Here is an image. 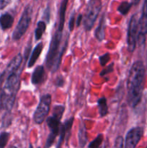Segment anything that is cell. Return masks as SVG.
<instances>
[{
	"label": "cell",
	"instance_id": "1",
	"mask_svg": "<svg viewBox=\"0 0 147 148\" xmlns=\"http://www.w3.org/2000/svg\"><path fill=\"white\" fill-rule=\"evenodd\" d=\"M145 78V67L141 61H137L131 66L127 79L128 103L135 108L141 101Z\"/></svg>",
	"mask_w": 147,
	"mask_h": 148
},
{
	"label": "cell",
	"instance_id": "2",
	"mask_svg": "<svg viewBox=\"0 0 147 148\" xmlns=\"http://www.w3.org/2000/svg\"><path fill=\"white\" fill-rule=\"evenodd\" d=\"M63 30L57 27L51 38L48 51L46 55L45 63L48 70L51 71L52 72H56L59 69L61 62L62 56L69 43V36L66 34L63 38Z\"/></svg>",
	"mask_w": 147,
	"mask_h": 148
},
{
	"label": "cell",
	"instance_id": "3",
	"mask_svg": "<svg viewBox=\"0 0 147 148\" xmlns=\"http://www.w3.org/2000/svg\"><path fill=\"white\" fill-rule=\"evenodd\" d=\"M20 85V74L14 72L7 77L0 92V108L7 111L12 108Z\"/></svg>",
	"mask_w": 147,
	"mask_h": 148
},
{
	"label": "cell",
	"instance_id": "4",
	"mask_svg": "<svg viewBox=\"0 0 147 148\" xmlns=\"http://www.w3.org/2000/svg\"><path fill=\"white\" fill-rule=\"evenodd\" d=\"M65 111V107L63 106L59 105L53 108V114L51 116H49L46 120V123L50 129V134L46 140L45 148H50L54 143L56 137L59 135L61 127V119Z\"/></svg>",
	"mask_w": 147,
	"mask_h": 148
},
{
	"label": "cell",
	"instance_id": "5",
	"mask_svg": "<svg viewBox=\"0 0 147 148\" xmlns=\"http://www.w3.org/2000/svg\"><path fill=\"white\" fill-rule=\"evenodd\" d=\"M102 7V0H89L84 18V27L86 31H89L93 27Z\"/></svg>",
	"mask_w": 147,
	"mask_h": 148
},
{
	"label": "cell",
	"instance_id": "6",
	"mask_svg": "<svg viewBox=\"0 0 147 148\" xmlns=\"http://www.w3.org/2000/svg\"><path fill=\"white\" fill-rule=\"evenodd\" d=\"M32 15H33V8L30 4H27L24 9L21 17L16 26L12 33V39L14 40H18L25 34L30 26L31 22Z\"/></svg>",
	"mask_w": 147,
	"mask_h": 148
},
{
	"label": "cell",
	"instance_id": "7",
	"mask_svg": "<svg viewBox=\"0 0 147 148\" xmlns=\"http://www.w3.org/2000/svg\"><path fill=\"white\" fill-rule=\"evenodd\" d=\"M51 103V95L49 94L43 95L33 114V119L37 124H40L45 121L50 111Z\"/></svg>",
	"mask_w": 147,
	"mask_h": 148
},
{
	"label": "cell",
	"instance_id": "8",
	"mask_svg": "<svg viewBox=\"0 0 147 148\" xmlns=\"http://www.w3.org/2000/svg\"><path fill=\"white\" fill-rule=\"evenodd\" d=\"M138 20L137 14H133L131 17L128 24V36H127V44L128 51L132 53L136 47L137 37H138Z\"/></svg>",
	"mask_w": 147,
	"mask_h": 148
},
{
	"label": "cell",
	"instance_id": "9",
	"mask_svg": "<svg viewBox=\"0 0 147 148\" xmlns=\"http://www.w3.org/2000/svg\"><path fill=\"white\" fill-rule=\"evenodd\" d=\"M144 134V130L140 127L131 129L125 136L124 148H135Z\"/></svg>",
	"mask_w": 147,
	"mask_h": 148
},
{
	"label": "cell",
	"instance_id": "10",
	"mask_svg": "<svg viewBox=\"0 0 147 148\" xmlns=\"http://www.w3.org/2000/svg\"><path fill=\"white\" fill-rule=\"evenodd\" d=\"M22 61V56L21 53H18L17 55H16L10 61L9 64L7 65V68L5 69V70L0 75V85L2 83L4 79H7V77H9L12 74L14 73V72H17V71L18 70L20 65H21Z\"/></svg>",
	"mask_w": 147,
	"mask_h": 148
},
{
	"label": "cell",
	"instance_id": "11",
	"mask_svg": "<svg viewBox=\"0 0 147 148\" xmlns=\"http://www.w3.org/2000/svg\"><path fill=\"white\" fill-rule=\"evenodd\" d=\"M74 118L71 117V118L66 119L65 122L61 124L60 133H59V141H58L56 148L61 147L62 144H63V141H64V139H66V140H69V138L71 134V131L72 125H73L74 123Z\"/></svg>",
	"mask_w": 147,
	"mask_h": 148
},
{
	"label": "cell",
	"instance_id": "12",
	"mask_svg": "<svg viewBox=\"0 0 147 148\" xmlns=\"http://www.w3.org/2000/svg\"><path fill=\"white\" fill-rule=\"evenodd\" d=\"M147 35V16L142 15L138 20V37L137 41L139 45H144L146 41V36Z\"/></svg>",
	"mask_w": 147,
	"mask_h": 148
},
{
	"label": "cell",
	"instance_id": "13",
	"mask_svg": "<svg viewBox=\"0 0 147 148\" xmlns=\"http://www.w3.org/2000/svg\"><path fill=\"white\" fill-rule=\"evenodd\" d=\"M45 80V69L42 65L36 66L33 72L31 77V82L33 85H41Z\"/></svg>",
	"mask_w": 147,
	"mask_h": 148
},
{
	"label": "cell",
	"instance_id": "14",
	"mask_svg": "<svg viewBox=\"0 0 147 148\" xmlns=\"http://www.w3.org/2000/svg\"><path fill=\"white\" fill-rule=\"evenodd\" d=\"M14 23V17L10 13L5 12L0 16V27L3 30L11 28Z\"/></svg>",
	"mask_w": 147,
	"mask_h": 148
},
{
	"label": "cell",
	"instance_id": "15",
	"mask_svg": "<svg viewBox=\"0 0 147 148\" xmlns=\"http://www.w3.org/2000/svg\"><path fill=\"white\" fill-rule=\"evenodd\" d=\"M105 27H106V24H105V14H103L102 15V17H101L99 25L97 27L95 32V37H96V38L99 41H102L105 39Z\"/></svg>",
	"mask_w": 147,
	"mask_h": 148
},
{
	"label": "cell",
	"instance_id": "16",
	"mask_svg": "<svg viewBox=\"0 0 147 148\" xmlns=\"http://www.w3.org/2000/svg\"><path fill=\"white\" fill-rule=\"evenodd\" d=\"M43 49V43L42 42L37 43L35 46V47L33 49V52H32V54L30 56V59L28 61V63H27V67L31 68L32 66H33V65L35 64L36 61L38 59L39 56L41 53Z\"/></svg>",
	"mask_w": 147,
	"mask_h": 148
},
{
	"label": "cell",
	"instance_id": "17",
	"mask_svg": "<svg viewBox=\"0 0 147 148\" xmlns=\"http://www.w3.org/2000/svg\"><path fill=\"white\" fill-rule=\"evenodd\" d=\"M69 0H62L61 3L60 10H59V21L58 24V28L63 30L65 23V16H66V11L67 8Z\"/></svg>",
	"mask_w": 147,
	"mask_h": 148
},
{
	"label": "cell",
	"instance_id": "18",
	"mask_svg": "<svg viewBox=\"0 0 147 148\" xmlns=\"http://www.w3.org/2000/svg\"><path fill=\"white\" fill-rule=\"evenodd\" d=\"M78 138H79V145L81 148L84 147L88 141L87 132L85 125L82 122L79 125V132H78Z\"/></svg>",
	"mask_w": 147,
	"mask_h": 148
},
{
	"label": "cell",
	"instance_id": "19",
	"mask_svg": "<svg viewBox=\"0 0 147 148\" xmlns=\"http://www.w3.org/2000/svg\"><path fill=\"white\" fill-rule=\"evenodd\" d=\"M97 107L101 117L105 116L108 114V106L107 99L105 97H102L97 101Z\"/></svg>",
	"mask_w": 147,
	"mask_h": 148
},
{
	"label": "cell",
	"instance_id": "20",
	"mask_svg": "<svg viewBox=\"0 0 147 148\" xmlns=\"http://www.w3.org/2000/svg\"><path fill=\"white\" fill-rule=\"evenodd\" d=\"M46 23L45 21H39L37 24L35 30V38L36 40H40L43 36V33L46 31Z\"/></svg>",
	"mask_w": 147,
	"mask_h": 148
},
{
	"label": "cell",
	"instance_id": "21",
	"mask_svg": "<svg viewBox=\"0 0 147 148\" xmlns=\"http://www.w3.org/2000/svg\"><path fill=\"white\" fill-rule=\"evenodd\" d=\"M133 4L128 1H122L120 3L119 7H118V11L122 15H125L128 13V12L131 10Z\"/></svg>",
	"mask_w": 147,
	"mask_h": 148
},
{
	"label": "cell",
	"instance_id": "22",
	"mask_svg": "<svg viewBox=\"0 0 147 148\" xmlns=\"http://www.w3.org/2000/svg\"><path fill=\"white\" fill-rule=\"evenodd\" d=\"M103 142V134H99L97 136L96 138L93 140L92 142H91L89 143L88 147L89 148H99V146L101 145V144Z\"/></svg>",
	"mask_w": 147,
	"mask_h": 148
},
{
	"label": "cell",
	"instance_id": "23",
	"mask_svg": "<svg viewBox=\"0 0 147 148\" xmlns=\"http://www.w3.org/2000/svg\"><path fill=\"white\" fill-rule=\"evenodd\" d=\"M10 133L6 132H3L0 134V148H4L6 147L10 139Z\"/></svg>",
	"mask_w": 147,
	"mask_h": 148
},
{
	"label": "cell",
	"instance_id": "24",
	"mask_svg": "<svg viewBox=\"0 0 147 148\" xmlns=\"http://www.w3.org/2000/svg\"><path fill=\"white\" fill-rule=\"evenodd\" d=\"M113 148H124V140L122 136H118L115 139Z\"/></svg>",
	"mask_w": 147,
	"mask_h": 148
},
{
	"label": "cell",
	"instance_id": "25",
	"mask_svg": "<svg viewBox=\"0 0 147 148\" xmlns=\"http://www.w3.org/2000/svg\"><path fill=\"white\" fill-rule=\"evenodd\" d=\"M110 59V53H108L99 56V63H100L101 66H105L106 64L109 62Z\"/></svg>",
	"mask_w": 147,
	"mask_h": 148
},
{
	"label": "cell",
	"instance_id": "26",
	"mask_svg": "<svg viewBox=\"0 0 147 148\" xmlns=\"http://www.w3.org/2000/svg\"><path fill=\"white\" fill-rule=\"evenodd\" d=\"M114 64L113 63H111L110 64L108 65V66H107L105 69H103L102 70V72H100V76H105V75H108V74L111 73V72H113L114 70Z\"/></svg>",
	"mask_w": 147,
	"mask_h": 148
},
{
	"label": "cell",
	"instance_id": "27",
	"mask_svg": "<svg viewBox=\"0 0 147 148\" xmlns=\"http://www.w3.org/2000/svg\"><path fill=\"white\" fill-rule=\"evenodd\" d=\"M74 25H75V12H74L72 13L71 16L70 17V20L69 22V31L71 32L73 31L74 28Z\"/></svg>",
	"mask_w": 147,
	"mask_h": 148
},
{
	"label": "cell",
	"instance_id": "28",
	"mask_svg": "<svg viewBox=\"0 0 147 148\" xmlns=\"http://www.w3.org/2000/svg\"><path fill=\"white\" fill-rule=\"evenodd\" d=\"M43 17H44L45 20L46 21V23H48L50 18V9L48 6L46 7L44 12H43Z\"/></svg>",
	"mask_w": 147,
	"mask_h": 148
},
{
	"label": "cell",
	"instance_id": "29",
	"mask_svg": "<svg viewBox=\"0 0 147 148\" xmlns=\"http://www.w3.org/2000/svg\"><path fill=\"white\" fill-rule=\"evenodd\" d=\"M65 84L64 78L62 76H59L56 77V85L57 87H63V85Z\"/></svg>",
	"mask_w": 147,
	"mask_h": 148
},
{
	"label": "cell",
	"instance_id": "30",
	"mask_svg": "<svg viewBox=\"0 0 147 148\" xmlns=\"http://www.w3.org/2000/svg\"><path fill=\"white\" fill-rule=\"evenodd\" d=\"M10 2L11 0H0V10L5 8Z\"/></svg>",
	"mask_w": 147,
	"mask_h": 148
},
{
	"label": "cell",
	"instance_id": "31",
	"mask_svg": "<svg viewBox=\"0 0 147 148\" xmlns=\"http://www.w3.org/2000/svg\"><path fill=\"white\" fill-rule=\"evenodd\" d=\"M142 15L147 16V0H144L142 9Z\"/></svg>",
	"mask_w": 147,
	"mask_h": 148
},
{
	"label": "cell",
	"instance_id": "32",
	"mask_svg": "<svg viewBox=\"0 0 147 148\" xmlns=\"http://www.w3.org/2000/svg\"><path fill=\"white\" fill-rule=\"evenodd\" d=\"M82 19H83V16H82V14H79V15H78L77 19H76V26H77V27H79V26L80 25L81 22H82Z\"/></svg>",
	"mask_w": 147,
	"mask_h": 148
},
{
	"label": "cell",
	"instance_id": "33",
	"mask_svg": "<svg viewBox=\"0 0 147 148\" xmlns=\"http://www.w3.org/2000/svg\"><path fill=\"white\" fill-rule=\"evenodd\" d=\"M140 1H141V0H131V3H132L133 4H134V5H137V4L140 2Z\"/></svg>",
	"mask_w": 147,
	"mask_h": 148
},
{
	"label": "cell",
	"instance_id": "34",
	"mask_svg": "<svg viewBox=\"0 0 147 148\" xmlns=\"http://www.w3.org/2000/svg\"><path fill=\"white\" fill-rule=\"evenodd\" d=\"M29 148H33V145H32L31 144H30V145H29Z\"/></svg>",
	"mask_w": 147,
	"mask_h": 148
},
{
	"label": "cell",
	"instance_id": "35",
	"mask_svg": "<svg viewBox=\"0 0 147 148\" xmlns=\"http://www.w3.org/2000/svg\"><path fill=\"white\" fill-rule=\"evenodd\" d=\"M10 148H17V147H15V146H12V147H10Z\"/></svg>",
	"mask_w": 147,
	"mask_h": 148
},
{
	"label": "cell",
	"instance_id": "36",
	"mask_svg": "<svg viewBox=\"0 0 147 148\" xmlns=\"http://www.w3.org/2000/svg\"><path fill=\"white\" fill-rule=\"evenodd\" d=\"M34 1H37V0H34Z\"/></svg>",
	"mask_w": 147,
	"mask_h": 148
},
{
	"label": "cell",
	"instance_id": "37",
	"mask_svg": "<svg viewBox=\"0 0 147 148\" xmlns=\"http://www.w3.org/2000/svg\"><path fill=\"white\" fill-rule=\"evenodd\" d=\"M37 148H40V147H37Z\"/></svg>",
	"mask_w": 147,
	"mask_h": 148
}]
</instances>
